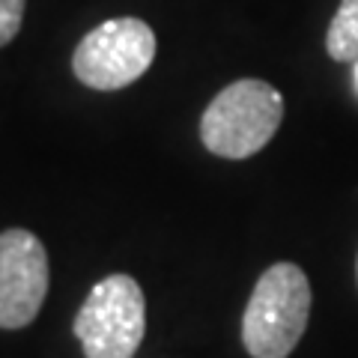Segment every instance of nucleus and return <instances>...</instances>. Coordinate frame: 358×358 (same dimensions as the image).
<instances>
[{
	"mask_svg": "<svg viewBox=\"0 0 358 358\" xmlns=\"http://www.w3.org/2000/svg\"><path fill=\"white\" fill-rule=\"evenodd\" d=\"M284 120V96L260 78L224 87L200 117V141L212 155L239 162L257 155Z\"/></svg>",
	"mask_w": 358,
	"mask_h": 358,
	"instance_id": "2",
	"label": "nucleus"
},
{
	"mask_svg": "<svg viewBox=\"0 0 358 358\" xmlns=\"http://www.w3.org/2000/svg\"><path fill=\"white\" fill-rule=\"evenodd\" d=\"M355 278H358V260H355Z\"/></svg>",
	"mask_w": 358,
	"mask_h": 358,
	"instance_id": "9",
	"label": "nucleus"
},
{
	"mask_svg": "<svg viewBox=\"0 0 358 358\" xmlns=\"http://www.w3.org/2000/svg\"><path fill=\"white\" fill-rule=\"evenodd\" d=\"M326 51L338 63L358 60V0H341L326 33Z\"/></svg>",
	"mask_w": 358,
	"mask_h": 358,
	"instance_id": "6",
	"label": "nucleus"
},
{
	"mask_svg": "<svg viewBox=\"0 0 358 358\" xmlns=\"http://www.w3.org/2000/svg\"><path fill=\"white\" fill-rule=\"evenodd\" d=\"M51 284L45 245L30 230L0 233V329H24L36 320Z\"/></svg>",
	"mask_w": 358,
	"mask_h": 358,
	"instance_id": "5",
	"label": "nucleus"
},
{
	"mask_svg": "<svg viewBox=\"0 0 358 358\" xmlns=\"http://www.w3.org/2000/svg\"><path fill=\"white\" fill-rule=\"evenodd\" d=\"M24 6L27 0H0V48L18 36L21 21H24Z\"/></svg>",
	"mask_w": 358,
	"mask_h": 358,
	"instance_id": "7",
	"label": "nucleus"
},
{
	"mask_svg": "<svg viewBox=\"0 0 358 358\" xmlns=\"http://www.w3.org/2000/svg\"><path fill=\"white\" fill-rule=\"evenodd\" d=\"M155 60V33L141 18H110L78 42L72 72L90 90L114 93L134 84Z\"/></svg>",
	"mask_w": 358,
	"mask_h": 358,
	"instance_id": "4",
	"label": "nucleus"
},
{
	"mask_svg": "<svg viewBox=\"0 0 358 358\" xmlns=\"http://www.w3.org/2000/svg\"><path fill=\"white\" fill-rule=\"evenodd\" d=\"M75 338L87 358H134L147 334V299L131 275L102 278L75 317Z\"/></svg>",
	"mask_w": 358,
	"mask_h": 358,
	"instance_id": "3",
	"label": "nucleus"
},
{
	"mask_svg": "<svg viewBox=\"0 0 358 358\" xmlns=\"http://www.w3.org/2000/svg\"><path fill=\"white\" fill-rule=\"evenodd\" d=\"M310 281L296 263H272L254 284L242 313V343L251 358H287L310 320Z\"/></svg>",
	"mask_w": 358,
	"mask_h": 358,
	"instance_id": "1",
	"label": "nucleus"
},
{
	"mask_svg": "<svg viewBox=\"0 0 358 358\" xmlns=\"http://www.w3.org/2000/svg\"><path fill=\"white\" fill-rule=\"evenodd\" d=\"M352 66H355V87H358V60H355Z\"/></svg>",
	"mask_w": 358,
	"mask_h": 358,
	"instance_id": "8",
	"label": "nucleus"
}]
</instances>
